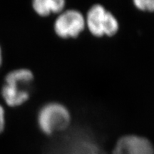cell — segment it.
<instances>
[{"mask_svg": "<svg viewBox=\"0 0 154 154\" xmlns=\"http://www.w3.org/2000/svg\"><path fill=\"white\" fill-rule=\"evenodd\" d=\"M66 0H33L32 6L36 14L41 17L59 14L64 10Z\"/></svg>", "mask_w": 154, "mask_h": 154, "instance_id": "7", "label": "cell"}, {"mask_svg": "<svg viewBox=\"0 0 154 154\" xmlns=\"http://www.w3.org/2000/svg\"><path fill=\"white\" fill-rule=\"evenodd\" d=\"M2 51L1 47H0V67L2 66Z\"/></svg>", "mask_w": 154, "mask_h": 154, "instance_id": "10", "label": "cell"}, {"mask_svg": "<svg viewBox=\"0 0 154 154\" xmlns=\"http://www.w3.org/2000/svg\"><path fill=\"white\" fill-rule=\"evenodd\" d=\"M137 10L146 13H154V0H132Z\"/></svg>", "mask_w": 154, "mask_h": 154, "instance_id": "8", "label": "cell"}, {"mask_svg": "<svg viewBox=\"0 0 154 154\" xmlns=\"http://www.w3.org/2000/svg\"><path fill=\"white\" fill-rule=\"evenodd\" d=\"M86 29L96 38H111L120 30L116 16L101 4L93 5L85 14Z\"/></svg>", "mask_w": 154, "mask_h": 154, "instance_id": "2", "label": "cell"}, {"mask_svg": "<svg viewBox=\"0 0 154 154\" xmlns=\"http://www.w3.org/2000/svg\"><path fill=\"white\" fill-rule=\"evenodd\" d=\"M34 81V74L28 69H18L7 74L1 94L7 105L16 107L22 105L29 99L28 86Z\"/></svg>", "mask_w": 154, "mask_h": 154, "instance_id": "1", "label": "cell"}, {"mask_svg": "<svg viewBox=\"0 0 154 154\" xmlns=\"http://www.w3.org/2000/svg\"><path fill=\"white\" fill-rule=\"evenodd\" d=\"M86 29L85 14L78 9L63 10L58 14L54 23L56 35L62 39L79 37Z\"/></svg>", "mask_w": 154, "mask_h": 154, "instance_id": "4", "label": "cell"}, {"mask_svg": "<svg viewBox=\"0 0 154 154\" xmlns=\"http://www.w3.org/2000/svg\"><path fill=\"white\" fill-rule=\"evenodd\" d=\"M112 154H154V147L148 138L128 134L117 140Z\"/></svg>", "mask_w": 154, "mask_h": 154, "instance_id": "5", "label": "cell"}, {"mask_svg": "<svg viewBox=\"0 0 154 154\" xmlns=\"http://www.w3.org/2000/svg\"><path fill=\"white\" fill-rule=\"evenodd\" d=\"M6 120H5V112L2 106L0 105V134L4 131L5 128Z\"/></svg>", "mask_w": 154, "mask_h": 154, "instance_id": "9", "label": "cell"}, {"mask_svg": "<svg viewBox=\"0 0 154 154\" xmlns=\"http://www.w3.org/2000/svg\"><path fill=\"white\" fill-rule=\"evenodd\" d=\"M69 154H103L99 145L90 136L76 135L71 140Z\"/></svg>", "mask_w": 154, "mask_h": 154, "instance_id": "6", "label": "cell"}, {"mask_svg": "<svg viewBox=\"0 0 154 154\" xmlns=\"http://www.w3.org/2000/svg\"><path fill=\"white\" fill-rule=\"evenodd\" d=\"M72 122V113L59 102L44 105L38 113L37 124L41 131L47 136L66 131Z\"/></svg>", "mask_w": 154, "mask_h": 154, "instance_id": "3", "label": "cell"}]
</instances>
